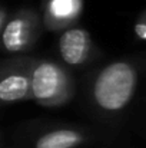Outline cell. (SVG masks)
<instances>
[{"instance_id":"cell-1","label":"cell","mask_w":146,"mask_h":148,"mask_svg":"<svg viewBox=\"0 0 146 148\" xmlns=\"http://www.w3.org/2000/svg\"><path fill=\"white\" fill-rule=\"evenodd\" d=\"M29 76L30 97L42 106H63L75 95V81L72 75L56 60L30 58Z\"/></svg>"},{"instance_id":"cell-2","label":"cell","mask_w":146,"mask_h":148,"mask_svg":"<svg viewBox=\"0 0 146 148\" xmlns=\"http://www.w3.org/2000/svg\"><path fill=\"white\" fill-rule=\"evenodd\" d=\"M135 85V69L126 62H115L97 73L92 86V98L97 108L115 112L130 101Z\"/></svg>"},{"instance_id":"cell-3","label":"cell","mask_w":146,"mask_h":148,"mask_svg":"<svg viewBox=\"0 0 146 148\" xmlns=\"http://www.w3.org/2000/svg\"><path fill=\"white\" fill-rule=\"evenodd\" d=\"M43 30L42 16L33 9H20L4 23L0 33V46L9 53H23L30 50Z\"/></svg>"},{"instance_id":"cell-4","label":"cell","mask_w":146,"mask_h":148,"mask_svg":"<svg viewBox=\"0 0 146 148\" xmlns=\"http://www.w3.org/2000/svg\"><path fill=\"white\" fill-rule=\"evenodd\" d=\"M30 58H14L0 63V103H13L30 97Z\"/></svg>"},{"instance_id":"cell-5","label":"cell","mask_w":146,"mask_h":148,"mask_svg":"<svg viewBox=\"0 0 146 148\" xmlns=\"http://www.w3.org/2000/svg\"><path fill=\"white\" fill-rule=\"evenodd\" d=\"M95 45L90 33L79 26H72L59 38V53L65 63L70 66H82L93 59Z\"/></svg>"},{"instance_id":"cell-6","label":"cell","mask_w":146,"mask_h":148,"mask_svg":"<svg viewBox=\"0 0 146 148\" xmlns=\"http://www.w3.org/2000/svg\"><path fill=\"white\" fill-rule=\"evenodd\" d=\"M83 12V0H43L42 23L50 32L66 30L77 23Z\"/></svg>"},{"instance_id":"cell-7","label":"cell","mask_w":146,"mask_h":148,"mask_svg":"<svg viewBox=\"0 0 146 148\" xmlns=\"http://www.w3.org/2000/svg\"><path fill=\"white\" fill-rule=\"evenodd\" d=\"M88 143V134L79 128H56L42 134L35 148H77Z\"/></svg>"},{"instance_id":"cell-8","label":"cell","mask_w":146,"mask_h":148,"mask_svg":"<svg viewBox=\"0 0 146 148\" xmlns=\"http://www.w3.org/2000/svg\"><path fill=\"white\" fill-rule=\"evenodd\" d=\"M135 30H136V33H138L139 38L146 39V23H138L136 27H135Z\"/></svg>"},{"instance_id":"cell-9","label":"cell","mask_w":146,"mask_h":148,"mask_svg":"<svg viewBox=\"0 0 146 148\" xmlns=\"http://www.w3.org/2000/svg\"><path fill=\"white\" fill-rule=\"evenodd\" d=\"M6 20H7V13H6V10L3 7H0V33H1V30L4 27Z\"/></svg>"}]
</instances>
